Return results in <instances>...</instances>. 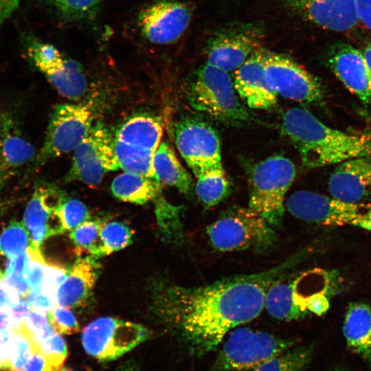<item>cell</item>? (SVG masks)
Returning a JSON list of instances; mask_svg holds the SVG:
<instances>
[{
	"mask_svg": "<svg viewBox=\"0 0 371 371\" xmlns=\"http://www.w3.org/2000/svg\"><path fill=\"white\" fill-rule=\"evenodd\" d=\"M289 264L204 286H169L161 297V307L179 326L195 352H209L230 330L259 315L267 290L282 276Z\"/></svg>",
	"mask_w": 371,
	"mask_h": 371,
	"instance_id": "6da1fadb",
	"label": "cell"
},
{
	"mask_svg": "<svg viewBox=\"0 0 371 371\" xmlns=\"http://www.w3.org/2000/svg\"><path fill=\"white\" fill-rule=\"evenodd\" d=\"M282 128L297 150L305 167L339 164L371 155V135L332 128L306 109L293 107L284 114Z\"/></svg>",
	"mask_w": 371,
	"mask_h": 371,
	"instance_id": "7a4b0ae2",
	"label": "cell"
},
{
	"mask_svg": "<svg viewBox=\"0 0 371 371\" xmlns=\"http://www.w3.org/2000/svg\"><path fill=\"white\" fill-rule=\"evenodd\" d=\"M186 98L193 109L223 122L240 124L249 116L229 72L207 63L196 71Z\"/></svg>",
	"mask_w": 371,
	"mask_h": 371,
	"instance_id": "3957f363",
	"label": "cell"
},
{
	"mask_svg": "<svg viewBox=\"0 0 371 371\" xmlns=\"http://www.w3.org/2000/svg\"><path fill=\"white\" fill-rule=\"evenodd\" d=\"M295 177V165L284 156H271L258 163L250 176L249 207L271 226L278 225L283 216L285 194Z\"/></svg>",
	"mask_w": 371,
	"mask_h": 371,
	"instance_id": "277c9868",
	"label": "cell"
},
{
	"mask_svg": "<svg viewBox=\"0 0 371 371\" xmlns=\"http://www.w3.org/2000/svg\"><path fill=\"white\" fill-rule=\"evenodd\" d=\"M212 246L221 251L262 250L276 240L272 226L251 208L234 207L207 227Z\"/></svg>",
	"mask_w": 371,
	"mask_h": 371,
	"instance_id": "5b68a950",
	"label": "cell"
},
{
	"mask_svg": "<svg viewBox=\"0 0 371 371\" xmlns=\"http://www.w3.org/2000/svg\"><path fill=\"white\" fill-rule=\"evenodd\" d=\"M295 344L294 339L280 338L247 327H236L230 333L210 371L254 369Z\"/></svg>",
	"mask_w": 371,
	"mask_h": 371,
	"instance_id": "8992f818",
	"label": "cell"
},
{
	"mask_svg": "<svg viewBox=\"0 0 371 371\" xmlns=\"http://www.w3.org/2000/svg\"><path fill=\"white\" fill-rule=\"evenodd\" d=\"M286 206L295 217L324 225L358 227L371 232V204L354 203L312 191L300 190Z\"/></svg>",
	"mask_w": 371,
	"mask_h": 371,
	"instance_id": "52a82bcc",
	"label": "cell"
},
{
	"mask_svg": "<svg viewBox=\"0 0 371 371\" xmlns=\"http://www.w3.org/2000/svg\"><path fill=\"white\" fill-rule=\"evenodd\" d=\"M91 102L65 103L55 106L43 144L36 159L41 166L49 160L74 151L93 126Z\"/></svg>",
	"mask_w": 371,
	"mask_h": 371,
	"instance_id": "ba28073f",
	"label": "cell"
},
{
	"mask_svg": "<svg viewBox=\"0 0 371 371\" xmlns=\"http://www.w3.org/2000/svg\"><path fill=\"white\" fill-rule=\"evenodd\" d=\"M148 336L143 326L104 317L84 328L81 341L85 350L100 361L117 359L134 348Z\"/></svg>",
	"mask_w": 371,
	"mask_h": 371,
	"instance_id": "9c48e42d",
	"label": "cell"
},
{
	"mask_svg": "<svg viewBox=\"0 0 371 371\" xmlns=\"http://www.w3.org/2000/svg\"><path fill=\"white\" fill-rule=\"evenodd\" d=\"M119 165L112 140L100 124L93 126L87 135L74 150L67 181H79L95 186L104 175L116 170Z\"/></svg>",
	"mask_w": 371,
	"mask_h": 371,
	"instance_id": "30bf717a",
	"label": "cell"
},
{
	"mask_svg": "<svg viewBox=\"0 0 371 371\" xmlns=\"http://www.w3.org/2000/svg\"><path fill=\"white\" fill-rule=\"evenodd\" d=\"M175 139L195 177L222 164L218 135L207 122L194 118L180 121L175 128Z\"/></svg>",
	"mask_w": 371,
	"mask_h": 371,
	"instance_id": "8fae6325",
	"label": "cell"
},
{
	"mask_svg": "<svg viewBox=\"0 0 371 371\" xmlns=\"http://www.w3.org/2000/svg\"><path fill=\"white\" fill-rule=\"evenodd\" d=\"M265 73L277 94L284 98L306 103L322 98V87L317 78L286 56L267 52Z\"/></svg>",
	"mask_w": 371,
	"mask_h": 371,
	"instance_id": "7c38bea8",
	"label": "cell"
},
{
	"mask_svg": "<svg viewBox=\"0 0 371 371\" xmlns=\"http://www.w3.org/2000/svg\"><path fill=\"white\" fill-rule=\"evenodd\" d=\"M191 18L183 3L158 1L141 11L138 22L143 36L150 43L166 45L177 41L187 29Z\"/></svg>",
	"mask_w": 371,
	"mask_h": 371,
	"instance_id": "4fadbf2b",
	"label": "cell"
},
{
	"mask_svg": "<svg viewBox=\"0 0 371 371\" xmlns=\"http://www.w3.org/2000/svg\"><path fill=\"white\" fill-rule=\"evenodd\" d=\"M63 199L50 186L41 185L36 188L23 215V223L34 248L40 249L44 240L65 231L57 213Z\"/></svg>",
	"mask_w": 371,
	"mask_h": 371,
	"instance_id": "5bb4252c",
	"label": "cell"
},
{
	"mask_svg": "<svg viewBox=\"0 0 371 371\" xmlns=\"http://www.w3.org/2000/svg\"><path fill=\"white\" fill-rule=\"evenodd\" d=\"M267 52L256 51L235 70L234 84L240 98L251 109H267L277 102V93L265 73Z\"/></svg>",
	"mask_w": 371,
	"mask_h": 371,
	"instance_id": "9a60e30c",
	"label": "cell"
},
{
	"mask_svg": "<svg viewBox=\"0 0 371 371\" xmlns=\"http://www.w3.org/2000/svg\"><path fill=\"white\" fill-rule=\"evenodd\" d=\"M337 165L328 181L330 196L354 203L371 196V155L352 158Z\"/></svg>",
	"mask_w": 371,
	"mask_h": 371,
	"instance_id": "2e32d148",
	"label": "cell"
},
{
	"mask_svg": "<svg viewBox=\"0 0 371 371\" xmlns=\"http://www.w3.org/2000/svg\"><path fill=\"white\" fill-rule=\"evenodd\" d=\"M259 34L251 30H239L218 34L207 48V63L228 72L240 67L260 49Z\"/></svg>",
	"mask_w": 371,
	"mask_h": 371,
	"instance_id": "e0dca14e",
	"label": "cell"
},
{
	"mask_svg": "<svg viewBox=\"0 0 371 371\" xmlns=\"http://www.w3.org/2000/svg\"><path fill=\"white\" fill-rule=\"evenodd\" d=\"M312 23L327 30L344 32L359 22L355 0H289Z\"/></svg>",
	"mask_w": 371,
	"mask_h": 371,
	"instance_id": "ac0fdd59",
	"label": "cell"
},
{
	"mask_svg": "<svg viewBox=\"0 0 371 371\" xmlns=\"http://www.w3.org/2000/svg\"><path fill=\"white\" fill-rule=\"evenodd\" d=\"M330 66L344 85L361 101L371 102V71L363 52L346 46L336 51Z\"/></svg>",
	"mask_w": 371,
	"mask_h": 371,
	"instance_id": "d6986e66",
	"label": "cell"
},
{
	"mask_svg": "<svg viewBox=\"0 0 371 371\" xmlns=\"http://www.w3.org/2000/svg\"><path fill=\"white\" fill-rule=\"evenodd\" d=\"M97 277L96 263L91 258L78 259L60 286L56 303L65 307H77L91 294Z\"/></svg>",
	"mask_w": 371,
	"mask_h": 371,
	"instance_id": "ffe728a7",
	"label": "cell"
},
{
	"mask_svg": "<svg viewBox=\"0 0 371 371\" xmlns=\"http://www.w3.org/2000/svg\"><path fill=\"white\" fill-rule=\"evenodd\" d=\"M299 278L293 282H275L267 290L264 308L273 317L282 320H293L304 317L308 311L306 308L307 296L297 291Z\"/></svg>",
	"mask_w": 371,
	"mask_h": 371,
	"instance_id": "44dd1931",
	"label": "cell"
},
{
	"mask_svg": "<svg viewBox=\"0 0 371 371\" xmlns=\"http://www.w3.org/2000/svg\"><path fill=\"white\" fill-rule=\"evenodd\" d=\"M63 97L78 100L85 95L87 81L78 63L63 56L49 63L36 66Z\"/></svg>",
	"mask_w": 371,
	"mask_h": 371,
	"instance_id": "7402d4cb",
	"label": "cell"
},
{
	"mask_svg": "<svg viewBox=\"0 0 371 371\" xmlns=\"http://www.w3.org/2000/svg\"><path fill=\"white\" fill-rule=\"evenodd\" d=\"M343 333L348 348L371 368V308L363 303L350 304L344 317Z\"/></svg>",
	"mask_w": 371,
	"mask_h": 371,
	"instance_id": "603a6c76",
	"label": "cell"
},
{
	"mask_svg": "<svg viewBox=\"0 0 371 371\" xmlns=\"http://www.w3.org/2000/svg\"><path fill=\"white\" fill-rule=\"evenodd\" d=\"M34 156V146L16 126L0 149V190L16 176Z\"/></svg>",
	"mask_w": 371,
	"mask_h": 371,
	"instance_id": "cb8c5ba5",
	"label": "cell"
},
{
	"mask_svg": "<svg viewBox=\"0 0 371 371\" xmlns=\"http://www.w3.org/2000/svg\"><path fill=\"white\" fill-rule=\"evenodd\" d=\"M162 134V126L156 117L139 115L131 117L119 128L115 139L155 153Z\"/></svg>",
	"mask_w": 371,
	"mask_h": 371,
	"instance_id": "d4e9b609",
	"label": "cell"
},
{
	"mask_svg": "<svg viewBox=\"0 0 371 371\" xmlns=\"http://www.w3.org/2000/svg\"><path fill=\"white\" fill-rule=\"evenodd\" d=\"M153 168L160 183L173 186L186 194L192 192L193 181L190 175L167 143H161L155 151Z\"/></svg>",
	"mask_w": 371,
	"mask_h": 371,
	"instance_id": "484cf974",
	"label": "cell"
},
{
	"mask_svg": "<svg viewBox=\"0 0 371 371\" xmlns=\"http://www.w3.org/2000/svg\"><path fill=\"white\" fill-rule=\"evenodd\" d=\"M111 191L122 201L143 204L159 196L161 183L152 178L124 172L114 178Z\"/></svg>",
	"mask_w": 371,
	"mask_h": 371,
	"instance_id": "4316f807",
	"label": "cell"
},
{
	"mask_svg": "<svg viewBox=\"0 0 371 371\" xmlns=\"http://www.w3.org/2000/svg\"><path fill=\"white\" fill-rule=\"evenodd\" d=\"M113 148L119 165L128 172L158 180L153 168L155 152L131 146L116 139Z\"/></svg>",
	"mask_w": 371,
	"mask_h": 371,
	"instance_id": "83f0119b",
	"label": "cell"
},
{
	"mask_svg": "<svg viewBox=\"0 0 371 371\" xmlns=\"http://www.w3.org/2000/svg\"><path fill=\"white\" fill-rule=\"evenodd\" d=\"M196 178V194L207 207L216 205L229 192V182L223 164L201 172Z\"/></svg>",
	"mask_w": 371,
	"mask_h": 371,
	"instance_id": "f1b7e54d",
	"label": "cell"
},
{
	"mask_svg": "<svg viewBox=\"0 0 371 371\" xmlns=\"http://www.w3.org/2000/svg\"><path fill=\"white\" fill-rule=\"evenodd\" d=\"M313 354L312 346L289 348L265 361L254 371H302Z\"/></svg>",
	"mask_w": 371,
	"mask_h": 371,
	"instance_id": "f546056e",
	"label": "cell"
},
{
	"mask_svg": "<svg viewBox=\"0 0 371 371\" xmlns=\"http://www.w3.org/2000/svg\"><path fill=\"white\" fill-rule=\"evenodd\" d=\"M103 223L100 221H85L72 230L70 238L78 252L104 256V246L100 236Z\"/></svg>",
	"mask_w": 371,
	"mask_h": 371,
	"instance_id": "4dcf8cb0",
	"label": "cell"
},
{
	"mask_svg": "<svg viewBox=\"0 0 371 371\" xmlns=\"http://www.w3.org/2000/svg\"><path fill=\"white\" fill-rule=\"evenodd\" d=\"M31 245L30 234L21 222H11L0 235V253L8 258L26 252Z\"/></svg>",
	"mask_w": 371,
	"mask_h": 371,
	"instance_id": "1f68e13d",
	"label": "cell"
},
{
	"mask_svg": "<svg viewBox=\"0 0 371 371\" xmlns=\"http://www.w3.org/2000/svg\"><path fill=\"white\" fill-rule=\"evenodd\" d=\"M8 347L11 370H23L33 352L30 333L21 325L12 328L8 340Z\"/></svg>",
	"mask_w": 371,
	"mask_h": 371,
	"instance_id": "d6a6232c",
	"label": "cell"
},
{
	"mask_svg": "<svg viewBox=\"0 0 371 371\" xmlns=\"http://www.w3.org/2000/svg\"><path fill=\"white\" fill-rule=\"evenodd\" d=\"M63 17L81 20L94 14L104 0H46Z\"/></svg>",
	"mask_w": 371,
	"mask_h": 371,
	"instance_id": "836d02e7",
	"label": "cell"
},
{
	"mask_svg": "<svg viewBox=\"0 0 371 371\" xmlns=\"http://www.w3.org/2000/svg\"><path fill=\"white\" fill-rule=\"evenodd\" d=\"M104 246V255L120 250L132 241L133 232L120 222L104 223L100 232Z\"/></svg>",
	"mask_w": 371,
	"mask_h": 371,
	"instance_id": "e575fe53",
	"label": "cell"
},
{
	"mask_svg": "<svg viewBox=\"0 0 371 371\" xmlns=\"http://www.w3.org/2000/svg\"><path fill=\"white\" fill-rule=\"evenodd\" d=\"M57 213L65 231L74 229L89 218L86 205L74 199H64L58 207Z\"/></svg>",
	"mask_w": 371,
	"mask_h": 371,
	"instance_id": "d590c367",
	"label": "cell"
},
{
	"mask_svg": "<svg viewBox=\"0 0 371 371\" xmlns=\"http://www.w3.org/2000/svg\"><path fill=\"white\" fill-rule=\"evenodd\" d=\"M34 350L41 352L56 371L60 370L68 354L66 343L57 332L42 340Z\"/></svg>",
	"mask_w": 371,
	"mask_h": 371,
	"instance_id": "8d00e7d4",
	"label": "cell"
},
{
	"mask_svg": "<svg viewBox=\"0 0 371 371\" xmlns=\"http://www.w3.org/2000/svg\"><path fill=\"white\" fill-rule=\"evenodd\" d=\"M49 321L58 333L71 335L79 331L78 323L67 307L55 305L49 312Z\"/></svg>",
	"mask_w": 371,
	"mask_h": 371,
	"instance_id": "74e56055",
	"label": "cell"
},
{
	"mask_svg": "<svg viewBox=\"0 0 371 371\" xmlns=\"http://www.w3.org/2000/svg\"><path fill=\"white\" fill-rule=\"evenodd\" d=\"M67 276V270L58 265L47 264L44 282L41 290L56 301L57 291L64 282Z\"/></svg>",
	"mask_w": 371,
	"mask_h": 371,
	"instance_id": "f35d334b",
	"label": "cell"
},
{
	"mask_svg": "<svg viewBox=\"0 0 371 371\" xmlns=\"http://www.w3.org/2000/svg\"><path fill=\"white\" fill-rule=\"evenodd\" d=\"M1 276L3 284L13 295L19 298L27 297L31 288L25 276L3 271Z\"/></svg>",
	"mask_w": 371,
	"mask_h": 371,
	"instance_id": "ab89813d",
	"label": "cell"
},
{
	"mask_svg": "<svg viewBox=\"0 0 371 371\" xmlns=\"http://www.w3.org/2000/svg\"><path fill=\"white\" fill-rule=\"evenodd\" d=\"M46 265L44 259H30L25 276L31 289H41L44 282Z\"/></svg>",
	"mask_w": 371,
	"mask_h": 371,
	"instance_id": "60d3db41",
	"label": "cell"
},
{
	"mask_svg": "<svg viewBox=\"0 0 371 371\" xmlns=\"http://www.w3.org/2000/svg\"><path fill=\"white\" fill-rule=\"evenodd\" d=\"M27 297L32 308L40 312H50L56 304L55 300L41 289H30Z\"/></svg>",
	"mask_w": 371,
	"mask_h": 371,
	"instance_id": "b9f144b4",
	"label": "cell"
},
{
	"mask_svg": "<svg viewBox=\"0 0 371 371\" xmlns=\"http://www.w3.org/2000/svg\"><path fill=\"white\" fill-rule=\"evenodd\" d=\"M306 304L309 312L318 316L325 314L330 307L329 300L323 291L308 295Z\"/></svg>",
	"mask_w": 371,
	"mask_h": 371,
	"instance_id": "7bdbcfd3",
	"label": "cell"
},
{
	"mask_svg": "<svg viewBox=\"0 0 371 371\" xmlns=\"http://www.w3.org/2000/svg\"><path fill=\"white\" fill-rule=\"evenodd\" d=\"M32 306L26 297H21L8 311L11 319L12 328L23 324L30 312Z\"/></svg>",
	"mask_w": 371,
	"mask_h": 371,
	"instance_id": "ee69618b",
	"label": "cell"
},
{
	"mask_svg": "<svg viewBox=\"0 0 371 371\" xmlns=\"http://www.w3.org/2000/svg\"><path fill=\"white\" fill-rule=\"evenodd\" d=\"M45 313L32 309L21 325L27 333L34 334L49 324Z\"/></svg>",
	"mask_w": 371,
	"mask_h": 371,
	"instance_id": "f6af8a7d",
	"label": "cell"
},
{
	"mask_svg": "<svg viewBox=\"0 0 371 371\" xmlns=\"http://www.w3.org/2000/svg\"><path fill=\"white\" fill-rule=\"evenodd\" d=\"M24 371H56L46 357L39 351L34 350L23 368Z\"/></svg>",
	"mask_w": 371,
	"mask_h": 371,
	"instance_id": "bcb514c9",
	"label": "cell"
},
{
	"mask_svg": "<svg viewBox=\"0 0 371 371\" xmlns=\"http://www.w3.org/2000/svg\"><path fill=\"white\" fill-rule=\"evenodd\" d=\"M27 252L12 258H8L3 273H19L25 276L30 262Z\"/></svg>",
	"mask_w": 371,
	"mask_h": 371,
	"instance_id": "7dc6e473",
	"label": "cell"
},
{
	"mask_svg": "<svg viewBox=\"0 0 371 371\" xmlns=\"http://www.w3.org/2000/svg\"><path fill=\"white\" fill-rule=\"evenodd\" d=\"M16 126L13 115L7 111H0V149L8 135Z\"/></svg>",
	"mask_w": 371,
	"mask_h": 371,
	"instance_id": "c3c4849f",
	"label": "cell"
},
{
	"mask_svg": "<svg viewBox=\"0 0 371 371\" xmlns=\"http://www.w3.org/2000/svg\"><path fill=\"white\" fill-rule=\"evenodd\" d=\"M359 21L371 30V0H355Z\"/></svg>",
	"mask_w": 371,
	"mask_h": 371,
	"instance_id": "681fc988",
	"label": "cell"
},
{
	"mask_svg": "<svg viewBox=\"0 0 371 371\" xmlns=\"http://www.w3.org/2000/svg\"><path fill=\"white\" fill-rule=\"evenodd\" d=\"M0 270V309L9 310L20 299L13 295L3 284Z\"/></svg>",
	"mask_w": 371,
	"mask_h": 371,
	"instance_id": "f907efd6",
	"label": "cell"
},
{
	"mask_svg": "<svg viewBox=\"0 0 371 371\" xmlns=\"http://www.w3.org/2000/svg\"><path fill=\"white\" fill-rule=\"evenodd\" d=\"M10 332L0 333V369L1 370H11L8 347Z\"/></svg>",
	"mask_w": 371,
	"mask_h": 371,
	"instance_id": "816d5d0a",
	"label": "cell"
},
{
	"mask_svg": "<svg viewBox=\"0 0 371 371\" xmlns=\"http://www.w3.org/2000/svg\"><path fill=\"white\" fill-rule=\"evenodd\" d=\"M19 3V0H0V25L12 14Z\"/></svg>",
	"mask_w": 371,
	"mask_h": 371,
	"instance_id": "f5cc1de1",
	"label": "cell"
},
{
	"mask_svg": "<svg viewBox=\"0 0 371 371\" xmlns=\"http://www.w3.org/2000/svg\"><path fill=\"white\" fill-rule=\"evenodd\" d=\"M12 328L9 311L0 309V333H8Z\"/></svg>",
	"mask_w": 371,
	"mask_h": 371,
	"instance_id": "db71d44e",
	"label": "cell"
},
{
	"mask_svg": "<svg viewBox=\"0 0 371 371\" xmlns=\"http://www.w3.org/2000/svg\"><path fill=\"white\" fill-rule=\"evenodd\" d=\"M362 52L371 71V45L367 46Z\"/></svg>",
	"mask_w": 371,
	"mask_h": 371,
	"instance_id": "11a10c76",
	"label": "cell"
},
{
	"mask_svg": "<svg viewBox=\"0 0 371 371\" xmlns=\"http://www.w3.org/2000/svg\"><path fill=\"white\" fill-rule=\"evenodd\" d=\"M59 371H74V370H72L71 369H69V368H60V370Z\"/></svg>",
	"mask_w": 371,
	"mask_h": 371,
	"instance_id": "9f6ffc18",
	"label": "cell"
},
{
	"mask_svg": "<svg viewBox=\"0 0 371 371\" xmlns=\"http://www.w3.org/2000/svg\"><path fill=\"white\" fill-rule=\"evenodd\" d=\"M120 371H134V370L132 368H125V369H122Z\"/></svg>",
	"mask_w": 371,
	"mask_h": 371,
	"instance_id": "6f0895ef",
	"label": "cell"
},
{
	"mask_svg": "<svg viewBox=\"0 0 371 371\" xmlns=\"http://www.w3.org/2000/svg\"><path fill=\"white\" fill-rule=\"evenodd\" d=\"M334 371H348V370H345L342 369H337V370H335Z\"/></svg>",
	"mask_w": 371,
	"mask_h": 371,
	"instance_id": "680465c9",
	"label": "cell"
},
{
	"mask_svg": "<svg viewBox=\"0 0 371 371\" xmlns=\"http://www.w3.org/2000/svg\"><path fill=\"white\" fill-rule=\"evenodd\" d=\"M10 371H24L23 370H11Z\"/></svg>",
	"mask_w": 371,
	"mask_h": 371,
	"instance_id": "91938a15",
	"label": "cell"
}]
</instances>
